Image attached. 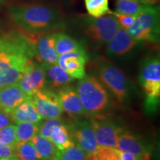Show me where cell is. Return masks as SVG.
I'll list each match as a JSON object with an SVG mask.
<instances>
[{
  "mask_svg": "<svg viewBox=\"0 0 160 160\" xmlns=\"http://www.w3.org/2000/svg\"><path fill=\"white\" fill-rule=\"evenodd\" d=\"M11 18L28 33H44L62 28L65 22L59 11L42 4H28L9 8Z\"/></svg>",
  "mask_w": 160,
  "mask_h": 160,
  "instance_id": "7a4b0ae2",
  "label": "cell"
},
{
  "mask_svg": "<svg viewBox=\"0 0 160 160\" xmlns=\"http://www.w3.org/2000/svg\"><path fill=\"white\" fill-rule=\"evenodd\" d=\"M88 55L85 50L69 52L59 56L57 64L73 79L85 77V65Z\"/></svg>",
  "mask_w": 160,
  "mask_h": 160,
  "instance_id": "5bb4252c",
  "label": "cell"
},
{
  "mask_svg": "<svg viewBox=\"0 0 160 160\" xmlns=\"http://www.w3.org/2000/svg\"><path fill=\"white\" fill-rule=\"evenodd\" d=\"M139 83L146 95V105L150 111L157 108L160 98V60L151 56L144 59L140 67Z\"/></svg>",
  "mask_w": 160,
  "mask_h": 160,
  "instance_id": "5b68a950",
  "label": "cell"
},
{
  "mask_svg": "<svg viewBox=\"0 0 160 160\" xmlns=\"http://www.w3.org/2000/svg\"><path fill=\"white\" fill-rule=\"evenodd\" d=\"M13 151L19 160H42L31 141L17 142L13 145Z\"/></svg>",
  "mask_w": 160,
  "mask_h": 160,
  "instance_id": "603a6c76",
  "label": "cell"
},
{
  "mask_svg": "<svg viewBox=\"0 0 160 160\" xmlns=\"http://www.w3.org/2000/svg\"><path fill=\"white\" fill-rule=\"evenodd\" d=\"M39 124L33 122H19L16 125L17 142L30 141L37 134H39Z\"/></svg>",
  "mask_w": 160,
  "mask_h": 160,
  "instance_id": "484cf974",
  "label": "cell"
},
{
  "mask_svg": "<svg viewBox=\"0 0 160 160\" xmlns=\"http://www.w3.org/2000/svg\"><path fill=\"white\" fill-rule=\"evenodd\" d=\"M53 39L55 49L58 56L69 52L85 50L79 42L64 33H53Z\"/></svg>",
  "mask_w": 160,
  "mask_h": 160,
  "instance_id": "ffe728a7",
  "label": "cell"
},
{
  "mask_svg": "<svg viewBox=\"0 0 160 160\" xmlns=\"http://www.w3.org/2000/svg\"><path fill=\"white\" fill-rule=\"evenodd\" d=\"M46 73V81L50 88H59L68 85L73 80L58 64H44Z\"/></svg>",
  "mask_w": 160,
  "mask_h": 160,
  "instance_id": "d6986e66",
  "label": "cell"
},
{
  "mask_svg": "<svg viewBox=\"0 0 160 160\" xmlns=\"http://www.w3.org/2000/svg\"><path fill=\"white\" fill-rule=\"evenodd\" d=\"M2 0H0V4L2 3Z\"/></svg>",
  "mask_w": 160,
  "mask_h": 160,
  "instance_id": "8d00e7d4",
  "label": "cell"
},
{
  "mask_svg": "<svg viewBox=\"0 0 160 160\" xmlns=\"http://www.w3.org/2000/svg\"><path fill=\"white\" fill-rule=\"evenodd\" d=\"M31 97H27L17 106L11 113L14 123L19 122H33L40 123L42 117L37 113Z\"/></svg>",
  "mask_w": 160,
  "mask_h": 160,
  "instance_id": "ac0fdd59",
  "label": "cell"
},
{
  "mask_svg": "<svg viewBox=\"0 0 160 160\" xmlns=\"http://www.w3.org/2000/svg\"><path fill=\"white\" fill-rule=\"evenodd\" d=\"M76 90L85 114L97 116L105 111L108 105V93L95 77L85 75L80 79Z\"/></svg>",
  "mask_w": 160,
  "mask_h": 160,
  "instance_id": "3957f363",
  "label": "cell"
},
{
  "mask_svg": "<svg viewBox=\"0 0 160 160\" xmlns=\"http://www.w3.org/2000/svg\"><path fill=\"white\" fill-rule=\"evenodd\" d=\"M0 160H19L17 157H11V158H0Z\"/></svg>",
  "mask_w": 160,
  "mask_h": 160,
  "instance_id": "d590c367",
  "label": "cell"
},
{
  "mask_svg": "<svg viewBox=\"0 0 160 160\" xmlns=\"http://www.w3.org/2000/svg\"><path fill=\"white\" fill-rule=\"evenodd\" d=\"M31 98L35 108L42 119H60L63 111L55 92L43 89Z\"/></svg>",
  "mask_w": 160,
  "mask_h": 160,
  "instance_id": "30bf717a",
  "label": "cell"
},
{
  "mask_svg": "<svg viewBox=\"0 0 160 160\" xmlns=\"http://www.w3.org/2000/svg\"><path fill=\"white\" fill-rule=\"evenodd\" d=\"M61 123L62 122L60 119H47L44 122L42 121L39 124V134L49 139L53 129Z\"/></svg>",
  "mask_w": 160,
  "mask_h": 160,
  "instance_id": "f546056e",
  "label": "cell"
},
{
  "mask_svg": "<svg viewBox=\"0 0 160 160\" xmlns=\"http://www.w3.org/2000/svg\"><path fill=\"white\" fill-rule=\"evenodd\" d=\"M16 157L13 146L7 145L0 142V158Z\"/></svg>",
  "mask_w": 160,
  "mask_h": 160,
  "instance_id": "1f68e13d",
  "label": "cell"
},
{
  "mask_svg": "<svg viewBox=\"0 0 160 160\" xmlns=\"http://www.w3.org/2000/svg\"><path fill=\"white\" fill-rule=\"evenodd\" d=\"M42 160H53L58 149L51 140L37 134L30 140Z\"/></svg>",
  "mask_w": 160,
  "mask_h": 160,
  "instance_id": "44dd1931",
  "label": "cell"
},
{
  "mask_svg": "<svg viewBox=\"0 0 160 160\" xmlns=\"http://www.w3.org/2000/svg\"><path fill=\"white\" fill-rule=\"evenodd\" d=\"M159 6H146L137 16L131 27L127 30L136 41L157 43L159 40L160 17Z\"/></svg>",
  "mask_w": 160,
  "mask_h": 160,
  "instance_id": "277c9868",
  "label": "cell"
},
{
  "mask_svg": "<svg viewBox=\"0 0 160 160\" xmlns=\"http://www.w3.org/2000/svg\"><path fill=\"white\" fill-rule=\"evenodd\" d=\"M57 97L62 111L71 117H80L85 114L77 90L73 87L67 85L61 88Z\"/></svg>",
  "mask_w": 160,
  "mask_h": 160,
  "instance_id": "9a60e30c",
  "label": "cell"
},
{
  "mask_svg": "<svg viewBox=\"0 0 160 160\" xmlns=\"http://www.w3.org/2000/svg\"><path fill=\"white\" fill-rule=\"evenodd\" d=\"M113 14L117 18L120 28L128 30L134 22L137 16L122 14V13H118L116 12H113Z\"/></svg>",
  "mask_w": 160,
  "mask_h": 160,
  "instance_id": "4dcf8cb0",
  "label": "cell"
},
{
  "mask_svg": "<svg viewBox=\"0 0 160 160\" xmlns=\"http://www.w3.org/2000/svg\"><path fill=\"white\" fill-rule=\"evenodd\" d=\"M79 22L87 37L101 44L108 43L120 28L117 18L113 13L100 17L81 16Z\"/></svg>",
  "mask_w": 160,
  "mask_h": 160,
  "instance_id": "8992f818",
  "label": "cell"
},
{
  "mask_svg": "<svg viewBox=\"0 0 160 160\" xmlns=\"http://www.w3.org/2000/svg\"><path fill=\"white\" fill-rule=\"evenodd\" d=\"M14 123L11 113L0 109V129Z\"/></svg>",
  "mask_w": 160,
  "mask_h": 160,
  "instance_id": "d6a6232c",
  "label": "cell"
},
{
  "mask_svg": "<svg viewBox=\"0 0 160 160\" xmlns=\"http://www.w3.org/2000/svg\"><path fill=\"white\" fill-rule=\"evenodd\" d=\"M88 13L92 17H100L112 14L109 8L108 0H84Z\"/></svg>",
  "mask_w": 160,
  "mask_h": 160,
  "instance_id": "d4e9b609",
  "label": "cell"
},
{
  "mask_svg": "<svg viewBox=\"0 0 160 160\" xmlns=\"http://www.w3.org/2000/svg\"><path fill=\"white\" fill-rule=\"evenodd\" d=\"M122 153L115 147L99 145L96 151L88 155V160H122Z\"/></svg>",
  "mask_w": 160,
  "mask_h": 160,
  "instance_id": "cb8c5ba5",
  "label": "cell"
},
{
  "mask_svg": "<svg viewBox=\"0 0 160 160\" xmlns=\"http://www.w3.org/2000/svg\"><path fill=\"white\" fill-rule=\"evenodd\" d=\"M97 68L100 81L120 104L125 103L129 97V87L125 73L117 66L104 60L98 63Z\"/></svg>",
  "mask_w": 160,
  "mask_h": 160,
  "instance_id": "52a82bcc",
  "label": "cell"
},
{
  "mask_svg": "<svg viewBox=\"0 0 160 160\" xmlns=\"http://www.w3.org/2000/svg\"><path fill=\"white\" fill-rule=\"evenodd\" d=\"M143 5L146 6H151V5H155L159 0H139Z\"/></svg>",
  "mask_w": 160,
  "mask_h": 160,
  "instance_id": "e575fe53",
  "label": "cell"
},
{
  "mask_svg": "<svg viewBox=\"0 0 160 160\" xmlns=\"http://www.w3.org/2000/svg\"><path fill=\"white\" fill-rule=\"evenodd\" d=\"M115 148L121 151L142 158V160H150L151 159V146L146 143L142 138L133 134L131 132H122L118 137Z\"/></svg>",
  "mask_w": 160,
  "mask_h": 160,
  "instance_id": "7c38bea8",
  "label": "cell"
},
{
  "mask_svg": "<svg viewBox=\"0 0 160 160\" xmlns=\"http://www.w3.org/2000/svg\"><path fill=\"white\" fill-rule=\"evenodd\" d=\"M122 160H142V159L139 157H137L135 155L131 154V153L123 152Z\"/></svg>",
  "mask_w": 160,
  "mask_h": 160,
  "instance_id": "836d02e7",
  "label": "cell"
},
{
  "mask_svg": "<svg viewBox=\"0 0 160 160\" xmlns=\"http://www.w3.org/2000/svg\"><path fill=\"white\" fill-rule=\"evenodd\" d=\"M0 142L11 146L17 142L15 125L11 124L0 129Z\"/></svg>",
  "mask_w": 160,
  "mask_h": 160,
  "instance_id": "f1b7e54d",
  "label": "cell"
},
{
  "mask_svg": "<svg viewBox=\"0 0 160 160\" xmlns=\"http://www.w3.org/2000/svg\"><path fill=\"white\" fill-rule=\"evenodd\" d=\"M49 139L60 151L67 149L75 145L71 138L68 128L63 123L59 124L53 129Z\"/></svg>",
  "mask_w": 160,
  "mask_h": 160,
  "instance_id": "7402d4cb",
  "label": "cell"
},
{
  "mask_svg": "<svg viewBox=\"0 0 160 160\" xmlns=\"http://www.w3.org/2000/svg\"><path fill=\"white\" fill-rule=\"evenodd\" d=\"M98 145L107 147H115L118 137L122 128L109 119H93L91 122Z\"/></svg>",
  "mask_w": 160,
  "mask_h": 160,
  "instance_id": "4fadbf2b",
  "label": "cell"
},
{
  "mask_svg": "<svg viewBox=\"0 0 160 160\" xmlns=\"http://www.w3.org/2000/svg\"><path fill=\"white\" fill-rule=\"evenodd\" d=\"M33 44L35 57L44 64H57L58 56L54 46L53 33H25Z\"/></svg>",
  "mask_w": 160,
  "mask_h": 160,
  "instance_id": "ba28073f",
  "label": "cell"
},
{
  "mask_svg": "<svg viewBox=\"0 0 160 160\" xmlns=\"http://www.w3.org/2000/svg\"><path fill=\"white\" fill-rule=\"evenodd\" d=\"M73 142L88 155L97 148L98 145L91 122L80 121L68 126Z\"/></svg>",
  "mask_w": 160,
  "mask_h": 160,
  "instance_id": "8fae6325",
  "label": "cell"
},
{
  "mask_svg": "<svg viewBox=\"0 0 160 160\" xmlns=\"http://www.w3.org/2000/svg\"><path fill=\"white\" fill-rule=\"evenodd\" d=\"M27 97L17 83L1 88L0 109L10 113Z\"/></svg>",
  "mask_w": 160,
  "mask_h": 160,
  "instance_id": "e0dca14e",
  "label": "cell"
},
{
  "mask_svg": "<svg viewBox=\"0 0 160 160\" xmlns=\"http://www.w3.org/2000/svg\"><path fill=\"white\" fill-rule=\"evenodd\" d=\"M145 7L146 5H143L139 0H117L115 12L122 14L137 16Z\"/></svg>",
  "mask_w": 160,
  "mask_h": 160,
  "instance_id": "4316f807",
  "label": "cell"
},
{
  "mask_svg": "<svg viewBox=\"0 0 160 160\" xmlns=\"http://www.w3.org/2000/svg\"><path fill=\"white\" fill-rule=\"evenodd\" d=\"M34 58L33 45L25 33L0 36V88L17 83Z\"/></svg>",
  "mask_w": 160,
  "mask_h": 160,
  "instance_id": "6da1fadb",
  "label": "cell"
},
{
  "mask_svg": "<svg viewBox=\"0 0 160 160\" xmlns=\"http://www.w3.org/2000/svg\"><path fill=\"white\" fill-rule=\"evenodd\" d=\"M88 155L76 145L65 150H58L53 160H88Z\"/></svg>",
  "mask_w": 160,
  "mask_h": 160,
  "instance_id": "83f0119b",
  "label": "cell"
},
{
  "mask_svg": "<svg viewBox=\"0 0 160 160\" xmlns=\"http://www.w3.org/2000/svg\"><path fill=\"white\" fill-rule=\"evenodd\" d=\"M17 84L28 97H33L37 92L43 90L47 85V81L42 64L34 61L30 64Z\"/></svg>",
  "mask_w": 160,
  "mask_h": 160,
  "instance_id": "9c48e42d",
  "label": "cell"
},
{
  "mask_svg": "<svg viewBox=\"0 0 160 160\" xmlns=\"http://www.w3.org/2000/svg\"><path fill=\"white\" fill-rule=\"evenodd\" d=\"M139 43L131 37L127 30L120 28L108 43L107 54L110 57H122L131 52Z\"/></svg>",
  "mask_w": 160,
  "mask_h": 160,
  "instance_id": "2e32d148",
  "label": "cell"
}]
</instances>
